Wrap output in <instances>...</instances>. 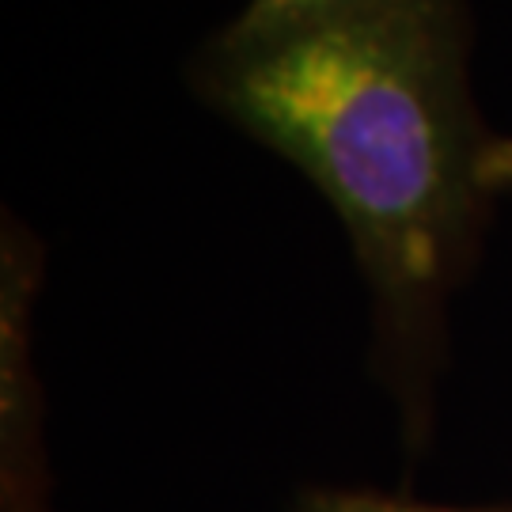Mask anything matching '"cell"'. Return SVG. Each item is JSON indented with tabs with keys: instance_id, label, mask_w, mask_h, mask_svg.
Masks as SVG:
<instances>
[{
	"instance_id": "obj_1",
	"label": "cell",
	"mask_w": 512,
	"mask_h": 512,
	"mask_svg": "<svg viewBox=\"0 0 512 512\" xmlns=\"http://www.w3.org/2000/svg\"><path fill=\"white\" fill-rule=\"evenodd\" d=\"M467 46V0H251L190 73L330 202L406 368L437 346L494 202Z\"/></svg>"
},
{
	"instance_id": "obj_2",
	"label": "cell",
	"mask_w": 512,
	"mask_h": 512,
	"mask_svg": "<svg viewBox=\"0 0 512 512\" xmlns=\"http://www.w3.org/2000/svg\"><path fill=\"white\" fill-rule=\"evenodd\" d=\"M42 285L38 239L4 213L0 232V512H50L46 395L31 361V308Z\"/></svg>"
},
{
	"instance_id": "obj_3",
	"label": "cell",
	"mask_w": 512,
	"mask_h": 512,
	"mask_svg": "<svg viewBox=\"0 0 512 512\" xmlns=\"http://www.w3.org/2000/svg\"><path fill=\"white\" fill-rule=\"evenodd\" d=\"M296 512H512V509H459V505H425L368 490H308L296 501Z\"/></svg>"
},
{
	"instance_id": "obj_4",
	"label": "cell",
	"mask_w": 512,
	"mask_h": 512,
	"mask_svg": "<svg viewBox=\"0 0 512 512\" xmlns=\"http://www.w3.org/2000/svg\"><path fill=\"white\" fill-rule=\"evenodd\" d=\"M482 186L490 194H512V137H494L482 152Z\"/></svg>"
}]
</instances>
